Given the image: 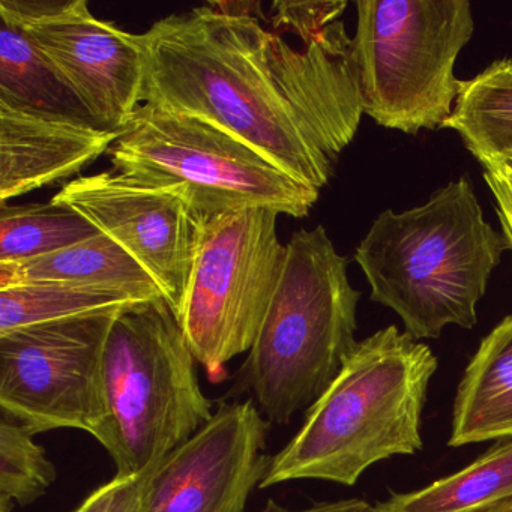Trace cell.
I'll use <instances>...</instances> for the list:
<instances>
[{
  "instance_id": "obj_24",
  "label": "cell",
  "mask_w": 512,
  "mask_h": 512,
  "mask_svg": "<svg viewBox=\"0 0 512 512\" xmlns=\"http://www.w3.org/2000/svg\"><path fill=\"white\" fill-rule=\"evenodd\" d=\"M260 512H376L373 505L362 499L338 500V502H322L304 509L284 508L275 500L269 499Z\"/></svg>"
},
{
  "instance_id": "obj_25",
  "label": "cell",
  "mask_w": 512,
  "mask_h": 512,
  "mask_svg": "<svg viewBox=\"0 0 512 512\" xmlns=\"http://www.w3.org/2000/svg\"><path fill=\"white\" fill-rule=\"evenodd\" d=\"M484 512H512V499L505 500V502L499 503V505L491 506V508Z\"/></svg>"
},
{
  "instance_id": "obj_11",
  "label": "cell",
  "mask_w": 512,
  "mask_h": 512,
  "mask_svg": "<svg viewBox=\"0 0 512 512\" xmlns=\"http://www.w3.org/2000/svg\"><path fill=\"white\" fill-rule=\"evenodd\" d=\"M128 251L178 316L208 223L182 185H154L103 172L79 176L53 197Z\"/></svg>"
},
{
  "instance_id": "obj_3",
  "label": "cell",
  "mask_w": 512,
  "mask_h": 512,
  "mask_svg": "<svg viewBox=\"0 0 512 512\" xmlns=\"http://www.w3.org/2000/svg\"><path fill=\"white\" fill-rule=\"evenodd\" d=\"M437 358L391 325L356 343L304 425L275 457L260 488L296 479L355 485L394 455L421 451V415Z\"/></svg>"
},
{
  "instance_id": "obj_2",
  "label": "cell",
  "mask_w": 512,
  "mask_h": 512,
  "mask_svg": "<svg viewBox=\"0 0 512 512\" xmlns=\"http://www.w3.org/2000/svg\"><path fill=\"white\" fill-rule=\"evenodd\" d=\"M505 250L464 175L424 205L377 215L353 259L371 301L391 308L418 341L439 338L448 325L478 323L476 305Z\"/></svg>"
},
{
  "instance_id": "obj_20",
  "label": "cell",
  "mask_w": 512,
  "mask_h": 512,
  "mask_svg": "<svg viewBox=\"0 0 512 512\" xmlns=\"http://www.w3.org/2000/svg\"><path fill=\"white\" fill-rule=\"evenodd\" d=\"M137 302L140 301L122 293L89 287L52 283L17 284L0 289V334L56 320L113 313Z\"/></svg>"
},
{
  "instance_id": "obj_10",
  "label": "cell",
  "mask_w": 512,
  "mask_h": 512,
  "mask_svg": "<svg viewBox=\"0 0 512 512\" xmlns=\"http://www.w3.org/2000/svg\"><path fill=\"white\" fill-rule=\"evenodd\" d=\"M0 17L29 38L98 127L121 133L145 103L146 58L137 34L97 19L86 0H0Z\"/></svg>"
},
{
  "instance_id": "obj_1",
  "label": "cell",
  "mask_w": 512,
  "mask_h": 512,
  "mask_svg": "<svg viewBox=\"0 0 512 512\" xmlns=\"http://www.w3.org/2000/svg\"><path fill=\"white\" fill-rule=\"evenodd\" d=\"M341 16L299 32L265 25L259 2H209L137 34L145 103L205 119L322 191L361 124L353 38Z\"/></svg>"
},
{
  "instance_id": "obj_16",
  "label": "cell",
  "mask_w": 512,
  "mask_h": 512,
  "mask_svg": "<svg viewBox=\"0 0 512 512\" xmlns=\"http://www.w3.org/2000/svg\"><path fill=\"white\" fill-rule=\"evenodd\" d=\"M455 131L482 169L512 166V59H499L473 79L460 80L451 116Z\"/></svg>"
},
{
  "instance_id": "obj_15",
  "label": "cell",
  "mask_w": 512,
  "mask_h": 512,
  "mask_svg": "<svg viewBox=\"0 0 512 512\" xmlns=\"http://www.w3.org/2000/svg\"><path fill=\"white\" fill-rule=\"evenodd\" d=\"M493 439H512V314L482 338L464 371L449 445Z\"/></svg>"
},
{
  "instance_id": "obj_8",
  "label": "cell",
  "mask_w": 512,
  "mask_h": 512,
  "mask_svg": "<svg viewBox=\"0 0 512 512\" xmlns=\"http://www.w3.org/2000/svg\"><path fill=\"white\" fill-rule=\"evenodd\" d=\"M278 217L271 209H239L203 227L178 319L211 382H223L227 362L250 352L277 292L287 257Z\"/></svg>"
},
{
  "instance_id": "obj_22",
  "label": "cell",
  "mask_w": 512,
  "mask_h": 512,
  "mask_svg": "<svg viewBox=\"0 0 512 512\" xmlns=\"http://www.w3.org/2000/svg\"><path fill=\"white\" fill-rule=\"evenodd\" d=\"M146 478L148 470L139 475H116L95 490L74 512H142Z\"/></svg>"
},
{
  "instance_id": "obj_12",
  "label": "cell",
  "mask_w": 512,
  "mask_h": 512,
  "mask_svg": "<svg viewBox=\"0 0 512 512\" xmlns=\"http://www.w3.org/2000/svg\"><path fill=\"white\" fill-rule=\"evenodd\" d=\"M256 404L223 403L190 440L148 470L142 512H245L271 467Z\"/></svg>"
},
{
  "instance_id": "obj_19",
  "label": "cell",
  "mask_w": 512,
  "mask_h": 512,
  "mask_svg": "<svg viewBox=\"0 0 512 512\" xmlns=\"http://www.w3.org/2000/svg\"><path fill=\"white\" fill-rule=\"evenodd\" d=\"M98 235L91 221L53 200L46 205H0V262L37 259Z\"/></svg>"
},
{
  "instance_id": "obj_6",
  "label": "cell",
  "mask_w": 512,
  "mask_h": 512,
  "mask_svg": "<svg viewBox=\"0 0 512 512\" xmlns=\"http://www.w3.org/2000/svg\"><path fill=\"white\" fill-rule=\"evenodd\" d=\"M353 37L362 109L415 136L442 128L457 100L455 62L475 32L467 0H359Z\"/></svg>"
},
{
  "instance_id": "obj_7",
  "label": "cell",
  "mask_w": 512,
  "mask_h": 512,
  "mask_svg": "<svg viewBox=\"0 0 512 512\" xmlns=\"http://www.w3.org/2000/svg\"><path fill=\"white\" fill-rule=\"evenodd\" d=\"M109 157L127 178L187 188L209 218L248 208L304 218L320 196L223 128L148 103L119 133Z\"/></svg>"
},
{
  "instance_id": "obj_4",
  "label": "cell",
  "mask_w": 512,
  "mask_h": 512,
  "mask_svg": "<svg viewBox=\"0 0 512 512\" xmlns=\"http://www.w3.org/2000/svg\"><path fill=\"white\" fill-rule=\"evenodd\" d=\"M347 265L323 226L298 230L287 244L277 292L239 371V386L253 391L269 424L310 409L358 343L361 292Z\"/></svg>"
},
{
  "instance_id": "obj_9",
  "label": "cell",
  "mask_w": 512,
  "mask_h": 512,
  "mask_svg": "<svg viewBox=\"0 0 512 512\" xmlns=\"http://www.w3.org/2000/svg\"><path fill=\"white\" fill-rule=\"evenodd\" d=\"M98 313L0 334V409L32 434L106 425L103 353L116 314Z\"/></svg>"
},
{
  "instance_id": "obj_13",
  "label": "cell",
  "mask_w": 512,
  "mask_h": 512,
  "mask_svg": "<svg viewBox=\"0 0 512 512\" xmlns=\"http://www.w3.org/2000/svg\"><path fill=\"white\" fill-rule=\"evenodd\" d=\"M118 136L92 122L0 103V205L79 175Z\"/></svg>"
},
{
  "instance_id": "obj_5",
  "label": "cell",
  "mask_w": 512,
  "mask_h": 512,
  "mask_svg": "<svg viewBox=\"0 0 512 512\" xmlns=\"http://www.w3.org/2000/svg\"><path fill=\"white\" fill-rule=\"evenodd\" d=\"M196 362L166 299L116 314L104 346L107 418L98 437L116 475L145 473L214 418Z\"/></svg>"
},
{
  "instance_id": "obj_21",
  "label": "cell",
  "mask_w": 512,
  "mask_h": 512,
  "mask_svg": "<svg viewBox=\"0 0 512 512\" xmlns=\"http://www.w3.org/2000/svg\"><path fill=\"white\" fill-rule=\"evenodd\" d=\"M31 431L0 416V512H13L40 499L56 481V467Z\"/></svg>"
},
{
  "instance_id": "obj_23",
  "label": "cell",
  "mask_w": 512,
  "mask_h": 512,
  "mask_svg": "<svg viewBox=\"0 0 512 512\" xmlns=\"http://www.w3.org/2000/svg\"><path fill=\"white\" fill-rule=\"evenodd\" d=\"M484 181L493 194L502 235L508 250L512 251V166L496 164L484 167Z\"/></svg>"
},
{
  "instance_id": "obj_17",
  "label": "cell",
  "mask_w": 512,
  "mask_h": 512,
  "mask_svg": "<svg viewBox=\"0 0 512 512\" xmlns=\"http://www.w3.org/2000/svg\"><path fill=\"white\" fill-rule=\"evenodd\" d=\"M512 499V439L460 472L412 493H392L376 512H484Z\"/></svg>"
},
{
  "instance_id": "obj_14",
  "label": "cell",
  "mask_w": 512,
  "mask_h": 512,
  "mask_svg": "<svg viewBox=\"0 0 512 512\" xmlns=\"http://www.w3.org/2000/svg\"><path fill=\"white\" fill-rule=\"evenodd\" d=\"M28 283L107 290L140 302L164 298L149 272L104 233L37 259L0 262V289Z\"/></svg>"
},
{
  "instance_id": "obj_18",
  "label": "cell",
  "mask_w": 512,
  "mask_h": 512,
  "mask_svg": "<svg viewBox=\"0 0 512 512\" xmlns=\"http://www.w3.org/2000/svg\"><path fill=\"white\" fill-rule=\"evenodd\" d=\"M0 103L95 124L70 86L5 17H0Z\"/></svg>"
}]
</instances>
